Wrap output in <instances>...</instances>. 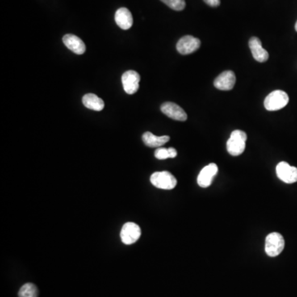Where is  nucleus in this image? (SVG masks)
<instances>
[{"instance_id":"7ed1b4c3","label":"nucleus","mask_w":297,"mask_h":297,"mask_svg":"<svg viewBox=\"0 0 297 297\" xmlns=\"http://www.w3.org/2000/svg\"><path fill=\"white\" fill-rule=\"evenodd\" d=\"M285 240L283 236L277 232L269 234L265 242V252L269 257H277L283 251Z\"/></svg>"},{"instance_id":"423d86ee","label":"nucleus","mask_w":297,"mask_h":297,"mask_svg":"<svg viewBox=\"0 0 297 297\" xmlns=\"http://www.w3.org/2000/svg\"><path fill=\"white\" fill-rule=\"evenodd\" d=\"M140 76L136 71L128 70L122 76V85L125 92L128 94L136 93L140 87Z\"/></svg>"},{"instance_id":"20e7f679","label":"nucleus","mask_w":297,"mask_h":297,"mask_svg":"<svg viewBox=\"0 0 297 297\" xmlns=\"http://www.w3.org/2000/svg\"><path fill=\"white\" fill-rule=\"evenodd\" d=\"M151 183L157 189L172 190L177 185L176 177L169 172H156L151 177Z\"/></svg>"},{"instance_id":"4468645a","label":"nucleus","mask_w":297,"mask_h":297,"mask_svg":"<svg viewBox=\"0 0 297 297\" xmlns=\"http://www.w3.org/2000/svg\"><path fill=\"white\" fill-rule=\"evenodd\" d=\"M115 21L118 27L123 30H128L133 24L132 14L127 8H121L116 12Z\"/></svg>"},{"instance_id":"ddd939ff","label":"nucleus","mask_w":297,"mask_h":297,"mask_svg":"<svg viewBox=\"0 0 297 297\" xmlns=\"http://www.w3.org/2000/svg\"><path fill=\"white\" fill-rule=\"evenodd\" d=\"M63 43L68 49L77 55H82L85 53L86 50L85 43L79 36L73 34H67L64 35L63 38Z\"/></svg>"},{"instance_id":"aec40b11","label":"nucleus","mask_w":297,"mask_h":297,"mask_svg":"<svg viewBox=\"0 0 297 297\" xmlns=\"http://www.w3.org/2000/svg\"><path fill=\"white\" fill-rule=\"evenodd\" d=\"M206 5L211 6V7H218L220 5V0H204Z\"/></svg>"},{"instance_id":"0eeeda50","label":"nucleus","mask_w":297,"mask_h":297,"mask_svg":"<svg viewBox=\"0 0 297 297\" xmlns=\"http://www.w3.org/2000/svg\"><path fill=\"white\" fill-rule=\"evenodd\" d=\"M277 175L280 180L286 183H294L297 182V168L290 166L286 162H280L276 168Z\"/></svg>"},{"instance_id":"a211bd4d","label":"nucleus","mask_w":297,"mask_h":297,"mask_svg":"<svg viewBox=\"0 0 297 297\" xmlns=\"http://www.w3.org/2000/svg\"><path fill=\"white\" fill-rule=\"evenodd\" d=\"M161 1L175 11H182L186 6L185 0H161Z\"/></svg>"},{"instance_id":"f3484780","label":"nucleus","mask_w":297,"mask_h":297,"mask_svg":"<svg viewBox=\"0 0 297 297\" xmlns=\"http://www.w3.org/2000/svg\"><path fill=\"white\" fill-rule=\"evenodd\" d=\"M19 297H38V290L32 283H26L21 287L18 292Z\"/></svg>"},{"instance_id":"9b49d317","label":"nucleus","mask_w":297,"mask_h":297,"mask_svg":"<svg viewBox=\"0 0 297 297\" xmlns=\"http://www.w3.org/2000/svg\"><path fill=\"white\" fill-rule=\"evenodd\" d=\"M218 173V167L215 164H210L204 167L198 177V183L202 188L211 186L213 178Z\"/></svg>"},{"instance_id":"9d476101","label":"nucleus","mask_w":297,"mask_h":297,"mask_svg":"<svg viewBox=\"0 0 297 297\" xmlns=\"http://www.w3.org/2000/svg\"><path fill=\"white\" fill-rule=\"evenodd\" d=\"M236 82V77L233 71L222 72L214 81V86L222 91H229L233 89Z\"/></svg>"},{"instance_id":"f8f14e48","label":"nucleus","mask_w":297,"mask_h":297,"mask_svg":"<svg viewBox=\"0 0 297 297\" xmlns=\"http://www.w3.org/2000/svg\"><path fill=\"white\" fill-rule=\"evenodd\" d=\"M248 45L255 60L261 63L266 62L267 60H269V52L263 47L262 43L258 38H251Z\"/></svg>"},{"instance_id":"1a4fd4ad","label":"nucleus","mask_w":297,"mask_h":297,"mask_svg":"<svg viewBox=\"0 0 297 297\" xmlns=\"http://www.w3.org/2000/svg\"><path fill=\"white\" fill-rule=\"evenodd\" d=\"M161 111L163 114L173 120L184 122L188 119V115L183 109L173 102H168L163 103L161 105Z\"/></svg>"},{"instance_id":"f03ea898","label":"nucleus","mask_w":297,"mask_h":297,"mask_svg":"<svg viewBox=\"0 0 297 297\" xmlns=\"http://www.w3.org/2000/svg\"><path fill=\"white\" fill-rule=\"evenodd\" d=\"M289 97L286 92L275 90L269 93L264 100V106L268 111H278L288 104Z\"/></svg>"},{"instance_id":"39448f33","label":"nucleus","mask_w":297,"mask_h":297,"mask_svg":"<svg viewBox=\"0 0 297 297\" xmlns=\"http://www.w3.org/2000/svg\"><path fill=\"white\" fill-rule=\"evenodd\" d=\"M141 231L138 225L127 222L121 231V240L125 244H132L140 239Z\"/></svg>"},{"instance_id":"6ab92c4d","label":"nucleus","mask_w":297,"mask_h":297,"mask_svg":"<svg viewBox=\"0 0 297 297\" xmlns=\"http://www.w3.org/2000/svg\"><path fill=\"white\" fill-rule=\"evenodd\" d=\"M155 156L158 160H166L170 158L169 148H158L155 152Z\"/></svg>"},{"instance_id":"2eb2a0df","label":"nucleus","mask_w":297,"mask_h":297,"mask_svg":"<svg viewBox=\"0 0 297 297\" xmlns=\"http://www.w3.org/2000/svg\"><path fill=\"white\" fill-rule=\"evenodd\" d=\"M142 140L144 141L145 145L151 148H160V147L166 144L167 142L169 141L170 137L169 135H163V136H157L154 134L151 133L150 131H147L142 136Z\"/></svg>"},{"instance_id":"6e6552de","label":"nucleus","mask_w":297,"mask_h":297,"mask_svg":"<svg viewBox=\"0 0 297 297\" xmlns=\"http://www.w3.org/2000/svg\"><path fill=\"white\" fill-rule=\"evenodd\" d=\"M201 41L193 35H185L177 43V50L182 55H189L199 49Z\"/></svg>"},{"instance_id":"dca6fc26","label":"nucleus","mask_w":297,"mask_h":297,"mask_svg":"<svg viewBox=\"0 0 297 297\" xmlns=\"http://www.w3.org/2000/svg\"><path fill=\"white\" fill-rule=\"evenodd\" d=\"M83 103L86 106L87 108L93 110V111L100 112L104 108V102L102 98L93 94V93H88L83 97Z\"/></svg>"},{"instance_id":"412c9836","label":"nucleus","mask_w":297,"mask_h":297,"mask_svg":"<svg viewBox=\"0 0 297 297\" xmlns=\"http://www.w3.org/2000/svg\"><path fill=\"white\" fill-rule=\"evenodd\" d=\"M295 31H297V22H295Z\"/></svg>"},{"instance_id":"f257e3e1","label":"nucleus","mask_w":297,"mask_h":297,"mask_svg":"<svg viewBox=\"0 0 297 297\" xmlns=\"http://www.w3.org/2000/svg\"><path fill=\"white\" fill-rule=\"evenodd\" d=\"M247 135L244 131L235 130L227 141V151L232 156H239L244 153L246 146Z\"/></svg>"}]
</instances>
